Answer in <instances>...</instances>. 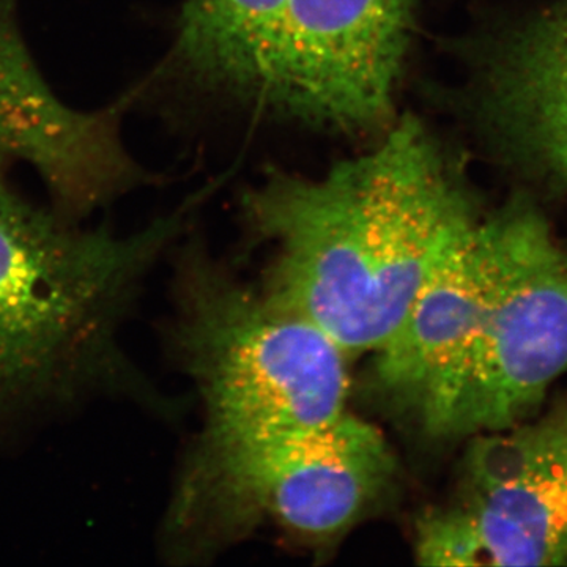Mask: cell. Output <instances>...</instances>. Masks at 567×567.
Instances as JSON below:
<instances>
[{"label":"cell","instance_id":"1","mask_svg":"<svg viewBox=\"0 0 567 567\" xmlns=\"http://www.w3.org/2000/svg\"><path fill=\"white\" fill-rule=\"evenodd\" d=\"M454 164L405 117L324 177L268 175L244 197L246 223L271 252L265 289L347 353L374 352L480 219Z\"/></svg>","mask_w":567,"mask_h":567},{"label":"cell","instance_id":"2","mask_svg":"<svg viewBox=\"0 0 567 567\" xmlns=\"http://www.w3.org/2000/svg\"><path fill=\"white\" fill-rule=\"evenodd\" d=\"M0 164V445L93 402L173 404L133 363L123 331L194 203L132 234L37 205Z\"/></svg>","mask_w":567,"mask_h":567},{"label":"cell","instance_id":"3","mask_svg":"<svg viewBox=\"0 0 567 567\" xmlns=\"http://www.w3.org/2000/svg\"><path fill=\"white\" fill-rule=\"evenodd\" d=\"M398 480L385 436L349 412L306 431L200 439L164 514L163 554L203 557L265 527L328 548L388 505Z\"/></svg>","mask_w":567,"mask_h":567},{"label":"cell","instance_id":"4","mask_svg":"<svg viewBox=\"0 0 567 567\" xmlns=\"http://www.w3.org/2000/svg\"><path fill=\"white\" fill-rule=\"evenodd\" d=\"M169 346L199 394L200 439L306 431L347 413V353L265 287L200 248L182 254Z\"/></svg>","mask_w":567,"mask_h":567},{"label":"cell","instance_id":"5","mask_svg":"<svg viewBox=\"0 0 567 567\" xmlns=\"http://www.w3.org/2000/svg\"><path fill=\"white\" fill-rule=\"evenodd\" d=\"M445 505L417 518L427 566L567 565V402L466 440Z\"/></svg>","mask_w":567,"mask_h":567},{"label":"cell","instance_id":"6","mask_svg":"<svg viewBox=\"0 0 567 567\" xmlns=\"http://www.w3.org/2000/svg\"><path fill=\"white\" fill-rule=\"evenodd\" d=\"M567 372V246L539 208L425 432L461 442L535 416Z\"/></svg>","mask_w":567,"mask_h":567},{"label":"cell","instance_id":"7","mask_svg":"<svg viewBox=\"0 0 567 567\" xmlns=\"http://www.w3.org/2000/svg\"><path fill=\"white\" fill-rule=\"evenodd\" d=\"M410 7V0H289L257 107L336 132L390 125Z\"/></svg>","mask_w":567,"mask_h":567},{"label":"cell","instance_id":"8","mask_svg":"<svg viewBox=\"0 0 567 567\" xmlns=\"http://www.w3.org/2000/svg\"><path fill=\"white\" fill-rule=\"evenodd\" d=\"M535 204L514 199L480 219L425 279L374 350L371 391L395 423L424 439L481 317L516 262Z\"/></svg>","mask_w":567,"mask_h":567},{"label":"cell","instance_id":"9","mask_svg":"<svg viewBox=\"0 0 567 567\" xmlns=\"http://www.w3.org/2000/svg\"><path fill=\"white\" fill-rule=\"evenodd\" d=\"M133 93L99 111L62 102L44 80L18 22L17 0H0V164L31 166L63 218L85 223L153 182L121 134Z\"/></svg>","mask_w":567,"mask_h":567},{"label":"cell","instance_id":"10","mask_svg":"<svg viewBox=\"0 0 567 567\" xmlns=\"http://www.w3.org/2000/svg\"><path fill=\"white\" fill-rule=\"evenodd\" d=\"M475 103L503 155L532 177L567 189V0L496 44Z\"/></svg>","mask_w":567,"mask_h":567},{"label":"cell","instance_id":"11","mask_svg":"<svg viewBox=\"0 0 567 567\" xmlns=\"http://www.w3.org/2000/svg\"><path fill=\"white\" fill-rule=\"evenodd\" d=\"M289 0H181L156 80H182L257 106Z\"/></svg>","mask_w":567,"mask_h":567}]
</instances>
